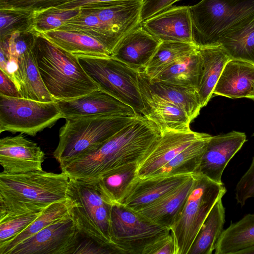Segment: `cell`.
Wrapping results in <instances>:
<instances>
[{"label": "cell", "instance_id": "obj_24", "mask_svg": "<svg viewBox=\"0 0 254 254\" xmlns=\"http://www.w3.org/2000/svg\"><path fill=\"white\" fill-rule=\"evenodd\" d=\"M36 37L45 39L77 57L111 56L100 42L83 33L56 29L39 33Z\"/></svg>", "mask_w": 254, "mask_h": 254}, {"label": "cell", "instance_id": "obj_6", "mask_svg": "<svg viewBox=\"0 0 254 254\" xmlns=\"http://www.w3.org/2000/svg\"><path fill=\"white\" fill-rule=\"evenodd\" d=\"M196 175L194 187L171 228L176 244V254H188L207 216L227 191L223 184Z\"/></svg>", "mask_w": 254, "mask_h": 254}, {"label": "cell", "instance_id": "obj_14", "mask_svg": "<svg viewBox=\"0 0 254 254\" xmlns=\"http://www.w3.org/2000/svg\"><path fill=\"white\" fill-rule=\"evenodd\" d=\"M45 153L40 146L23 135L8 136L0 139V164L2 172L20 174L43 170Z\"/></svg>", "mask_w": 254, "mask_h": 254}, {"label": "cell", "instance_id": "obj_22", "mask_svg": "<svg viewBox=\"0 0 254 254\" xmlns=\"http://www.w3.org/2000/svg\"><path fill=\"white\" fill-rule=\"evenodd\" d=\"M254 81V65L230 60L226 64L213 91V96L231 99L247 98Z\"/></svg>", "mask_w": 254, "mask_h": 254}, {"label": "cell", "instance_id": "obj_33", "mask_svg": "<svg viewBox=\"0 0 254 254\" xmlns=\"http://www.w3.org/2000/svg\"><path fill=\"white\" fill-rule=\"evenodd\" d=\"M211 136L195 141L151 176L194 174Z\"/></svg>", "mask_w": 254, "mask_h": 254}, {"label": "cell", "instance_id": "obj_40", "mask_svg": "<svg viewBox=\"0 0 254 254\" xmlns=\"http://www.w3.org/2000/svg\"><path fill=\"white\" fill-rule=\"evenodd\" d=\"M236 199L243 206L247 199L254 197V157L250 167L237 184Z\"/></svg>", "mask_w": 254, "mask_h": 254}, {"label": "cell", "instance_id": "obj_47", "mask_svg": "<svg viewBox=\"0 0 254 254\" xmlns=\"http://www.w3.org/2000/svg\"><path fill=\"white\" fill-rule=\"evenodd\" d=\"M246 98H249L251 100H254V81L253 82L252 89Z\"/></svg>", "mask_w": 254, "mask_h": 254}, {"label": "cell", "instance_id": "obj_25", "mask_svg": "<svg viewBox=\"0 0 254 254\" xmlns=\"http://www.w3.org/2000/svg\"><path fill=\"white\" fill-rule=\"evenodd\" d=\"M201 71L197 92L202 107L213 97V91L227 63L231 60L220 46L197 48Z\"/></svg>", "mask_w": 254, "mask_h": 254}, {"label": "cell", "instance_id": "obj_32", "mask_svg": "<svg viewBox=\"0 0 254 254\" xmlns=\"http://www.w3.org/2000/svg\"><path fill=\"white\" fill-rule=\"evenodd\" d=\"M70 202L67 198L47 206L26 229L10 240L0 245V254H8L11 249L25 239L50 224L70 215Z\"/></svg>", "mask_w": 254, "mask_h": 254}, {"label": "cell", "instance_id": "obj_26", "mask_svg": "<svg viewBox=\"0 0 254 254\" xmlns=\"http://www.w3.org/2000/svg\"><path fill=\"white\" fill-rule=\"evenodd\" d=\"M76 16L65 21L58 29L88 35L103 44L111 55L121 38L96 15L80 8Z\"/></svg>", "mask_w": 254, "mask_h": 254}, {"label": "cell", "instance_id": "obj_3", "mask_svg": "<svg viewBox=\"0 0 254 254\" xmlns=\"http://www.w3.org/2000/svg\"><path fill=\"white\" fill-rule=\"evenodd\" d=\"M33 53L44 84L56 100H72L99 89L77 57L38 37Z\"/></svg>", "mask_w": 254, "mask_h": 254}, {"label": "cell", "instance_id": "obj_43", "mask_svg": "<svg viewBox=\"0 0 254 254\" xmlns=\"http://www.w3.org/2000/svg\"><path fill=\"white\" fill-rule=\"evenodd\" d=\"M85 240L79 242L75 248L73 254H116V252L111 248L102 246L95 241Z\"/></svg>", "mask_w": 254, "mask_h": 254}, {"label": "cell", "instance_id": "obj_37", "mask_svg": "<svg viewBox=\"0 0 254 254\" xmlns=\"http://www.w3.org/2000/svg\"><path fill=\"white\" fill-rule=\"evenodd\" d=\"M41 212L23 214L0 220V245L10 240L26 229Z\"/></svg>", "mask_w": 254, "mask_h": 254}, {"label": "cell", "instance_id": "obj_2", "mask_svg": "<svg viewBox=\"0 0 254 254\" xmlns=\"http://www.w3.org/2000/svg\"><path fill=\"white\" fill-rule=\"evenodd\" d=\"M69 178L64 173L43 170L0 173V209L11 215L41 212L67 198Z\"/></svg>", "mask_w": 254, "mask_h": 254}, {"label": "cell", "instance_id": "obj_12", "mask_svg": "<svg viewBox=\"0 0 254 254\" xmlns=\"http://www.w3.org/2000/svg\"><path fill=\"white\" fill-rule=\"evenodd\" d=\"M207 133L192 131H166L137 163L136 177L145 178L154 173L182 151Z\"/></svg>", "mask_w": 254, "mask_h": 254}, {"label": "cell", "instance_id": "obj_46", "mask_svg": "<svg viewBox=\"0 0 254 254\" xmlns=\"http://www.w3.org/2000/svg\"><path fill=\"white\" fill-rule=\"evenodd\" d=\"M235 254H254V245L241 250Z\"/></svg>", "mask_w": 254, "mask_h": 254}, {"label": "cell", "instance_id": "obj_5", "mask_svg": "<svg viewBox=\"0 0 254 254\" xmlns=\"http://www.w3.org/2000/svg\"><path fill=\"white\" fill-rule=\"evenodd\" d=\"M190 11L194 45L218 46L222 35L254 16V0H201Z\"/></svg>", "mask_w": 254, "mask_h": 254}, {"label": "cell", "instance_id": "obj_18", "mask_svg": "<svg viewBox=\"0 0 254 254\" xmlns=\"http://www.w3.org/2000/svg\"><path fill=\"white\" fill-rule=\"evenodd\" d=\"M161 42L140 24L119 41L111 57L143 72Z\"/></svg>", "mask_w": 254, "mask_h": 254}, {"label": "cell", "instance_id": "obj_35", "mask_svg": "<svg viewBox=\"0 0 254 254\" xmlns=\"http://www.w3.org/2000/svg\"><path fill=\"white\" fill-rule=\"evenodd\" d=\"M80 11V8L62 9L52 7L32 12L28 14L26 33L36 36L39 33L58 29Z\"/></svg>", "mask_w": 254, "mask_h": 254}, {"label": "cell", "instance_id": "obj_10", "mask_svg": "<svg viewBox=\"0 0 254 254\" xmlns=\"http://www.w3.org/2000/svg\"><path fill=\"white\" fill-rule=\"evenodd\" d=\"M70 214L81 234L98 244L97 226L110 215L112 204L97 182L69 179L66 191Z\"/></svg>", "mask_w": 254, "mask_h": 254}, {"label": "cell", "instance_id": "obj_41", "mask_svg": "<svg viewBox=\"0 0 254 254\" xmlns=\"http://www.w3.org/2000/svg\"><path fill=\"white\" fill-rule=\"evenodd\" d=\"M181 0H143L141 10V23L167 9Z\"/></svg>", "mask_w": 254, "mask_h": 254}, {"label": "cell", "instance_id": "obj_45", "mask_svg": "<svg viewBox=\"0 0 254 254\" xmlns=\"http://www.w3.org/2000/svg\"><path fill=\"white\" fill-rule=\"evenodd\" d=\"M120 0H73L56 6L62 9L81 8L93 4Z\"/></svg>", "mask_w": 254, "mask_h": 254}, {"label": "cell", "instance_id": "obj_15", "mask_svg": "<svg viewBox=\"0 0 254 254\" xmlns=\"http://www.w3.org/2000/svg\"><path fill=\"white\" fill-rule=\"evenodd\" d=\"M138 83L143 101L145 118L154 122L161 133L169 131H190L191 122L182 109L152 92L146 84L141 72L138 74Z\"/></svg>", "mask_w": 254, "mask_h": 254}, {"label": "cell", "instance_id": "obj_17", "mask_svg": "<svg viewBox=\"0 0 254 254\" xmlns=\"http://www.w3.org/2000/svg\"><path fill=\"white\" fill-rule=\"evenodd\" d=\"M192 175H152L142 178L136 177L120 203L138 211L184 183Z\"/></svg>", "mask_w": 254, "mask_h": 254}, {"label": "cell", "instance_id": "obj_44", "mask_svg": "<svg viewBox=\"0 0 254 254\" xmlns=\"http://www.w3.org/2000/svg\"><path fill=\"white\" fill-rule=\"evenodd\" d=\"M0 94L11 97H21L13 80L0 69Z\"/></svg>", "mask_w": 254, "mask_h": 254}, {"label": "cell", "instance_id": "obj_11", "mask_svg": "<svg viewBox=\"0 0 254 254\" xmlns=\"http://www.w3.org/2000/svg\"><path fill=\"white\" fill-rule=\"evenodd\" d=\"M80 235L70 214L25 239L8 254H73Z\"/></svg>", "mask_w": 254, "mask_h": 254}, {"label": "cell", "instance_id": "obj_1", "mask_svg": "<svg viewBox=\"0 0 254 254\" xmlns=\"http://www.w3.org/2000/svg\"><path fill=\"white\" fill-rule=\"evenodd\" d=\"M161 135L158 126L139 115L95 149L60 163L69 179L96 182L108 172L138 163Z\"/></svg>", "mask_w": 254, "mask_h": 254}, {"label": "cell", "instance_id": "obj_34", "mask_svg": "<svg viewBox=\"0 0 254 254\" xmlns=\"http://www.w3.org/2000/svg\"><path fill=\"white\" fill-rule=\"evenodd\" d=\"M137 163L114 169L97 181L104 195L113 204L121 203L129 187L136 177Z\"/></svg>", "mask_w": 254, "mask_h": 254}, {"label": "cell", "instance_id": "obj_36", "mask_svg": "<svg viewBox=\"0 0 254 254\" xmlns=\"http://www.w3.org/2000/svg\"><path fill=\"white\" fill-rule=\"evenodd\" d=\"M196 48L192 43L161 42L143 72L152 79L176 60L194 52Z\"/></svg>", "mask_w": 254, "mask_h": 254}, {"label": "cell", "instance_id": "obj_4", "mask_svg": "<svg viewBox=\"0 0 254 254\" xmlns=\"http://www.w3.org/2000/svg\"><path fill=\"white\" fill-rule=\"evenodd\" d=\"M138 115L102 114L65 118L53 156L60 163L92 150Z\"/></svg>", "mask_w": 254, "mask_h": 254}, {"label": "cell", "instance_id": "obj_31", "mask_svg": "<svg viewBox=\"0 0 254 254\" xmlns=\"http://www.w3.org/2000/svg\"><path fill=\"white\" fill-rule=\"evenodd\" d=\"M254 245V214H248L222 232L215 249V254H235Z\"/></svg>", "mask_w": 254, "mask_h": 254}, {"label": "cell", "instance_id": "obj_27", "mask_svg": "<svg viewBox=\"0 0 254 254\" xmlns=\"http://www.w3.org/2000/svg\"><path fill=\"white\" fill-rule=\"evenodd\" d=\"M201 71V58L197 48L193 52L169 64L152 81L190 87L197 90Z\"/></svg>", "mask_w": 254, "mask_h": 254}, {"label": "cell", "instance_id": "obj_38", "mask_svg": "<svg viewBox=\"0 0 254 254\" xmlns=\"http://www.w3.org/2000/svg\"><path fill=\"white\" fill-rule=\"evenodd\" d=\"M73 0H0V10L22 12L26 14L56 7Z\"/></svg>", "mask_w": 254, "mask_h": 254}, {"label": "cell", "instance_id": "obj_28", "mask_svg": "<svg viewBox=\"0 0 254 254\" xmlns=\"http://www.w3.org/2000/svg\"><path fill=\"white\" fill-rule=\"evenodd\" d=\"M149 88L154 93L172 102L185 111L191 121L202 108L197 90L192 87L150 80L141 72Z\"/></svg>", "mask_w": 254, "mask_h": 254}, {"label": "cell", "instance_id": "obj_30", "mask_svg": "<svg viewBox=\"0 0 254 254\" xmlns=\"http://www.w3.org/2000/svg\"><path fill=\"white\" fill-rule=\"evenodd\" d=\"M225 209L219 199L207 216L188 254H211L223 231Z\"/></svg>", "mask_w": 254, "mask_h": 254}, {"label": "cell", "instance_id": "obj_23", "mask_svg": "<svg viewBox=\"0 0 254 254\" xmlns=\"http://www.w3.org/2000/svg\"><path fill=\"white\" fill-rule=\"evenodd\" d=\"M33 47L18 58V67L13 81L21 98L41 102L57 101L44 84L37 65Z\"/></svg>", "mask_w": 254, "mask_h": 254}, {"label": "cell", "instance_id": "obj_16", "mask_svg": "<svg viewBox=\"0 0 254 254\" xmlns=\"http://www.w3.org/2000/svg\"><path fill=\"white\" fill-rule=\"evenodd\" d=\"M141 24L161 42L193 44L190 6H172Z\"/></svg>", "mask_w": 254, "mask_h": 254}, {"label": "cell", "instance_id": "obj_39", "mask_svg": "<svg viewBox=\"0 0 254 254\" xmlns=\"http://www.w3.org/2000/svg\"><path fill=\"white\" fill-rule=\"evenodd\" d=\"M28 14L7 10H0V40L9 37L12 33L20 31L26 32Z\"/></svg>", "mask_w": 254, "mask_h": 254}, {"label": "cell", "instance_id": "obj_19", "mask_svg": "<svg viewBox=\"0 0 254 254\" xmlns=\"http://www.w3.org/2000/svg\"><path fill=\"white\" fill-rule=\"evenodd\" d=\"M58 102L64 119L102 114L138 115L131 107L100 89L72 100Z\"/></svg>", "mask_w": 254, "mask_h": 254}, {"label": "cell", "instance_id": "obj_8", "mask_svg": "<svg viewBox=\"0 0 254 254\" xmlns=\"http://www.w3.org/2000/svg\"><path fill=\"white\" fill-rule=\"evenodd\" d=\"M82 67L99 89L131 107L138 115L144 107L138 71L112 58L77 57Z\"/></svg>", "mask_w": 254, "mask_h": 254}, {"label": "cell", "instance_id": "obj_29", "mask_svg": "<svg viewBox=\"0 0 254 254\" xmlns=\"http://www.w3.org/2000/svg\"><path fill=\"white\" fill-rule=\"evenodd\" d=\"M231 60L254 65V16L222 35L218 42Z\"/></svg>", "mask_w": 254, "mask_h": 254}, {"label": "cell", "instance_id": "obj_42", "mask_svg": "<svg viewBox=\"0 0 254 254\" xmlns=\"http://www.w3.org/2000/svg\"><path fill=\"white\" fill-rule=\"evenodd\" d=\"M174 238L170 233L148 247L143 254H176Z\"/></svg>", "mask_w": 254, "mask_h": 254}, {"label": "cell", "instance_id": "obj_21", "mask_svg": "<svg viewBox=\"0 0 254 254\" xmlns=\"http://www.w3.org/2000/svg\"><path fill=\"white\" fill-rule=\"evenodd\" d=\"M196 175L138 211L151 221L171 229L195 183Z\"/></svg>", "mask_w": 254, "mask_h": 254}, {"label": "cell", "instance_id": "obj_7", "mask_svg": "<svg viewBox=\"0 0 254 254\" xmlns=\"http://www.w3.org/2000/svg\"><path fill=\"white\" fill-rule=\"evenodd\" d=\"M171 233V229L149 219L120 203L112 204L110 245L118 254H143L152 244Z\"/></svg>", "mask_w": 254, "mask_h": 254}, {"label": "cell", "instance_id": "obj_13", "mask_svg": "<svg viewBox=\"0 0 254 254\" xmlns=\"http://www.w3.org/2000/svg\"><path fill=\"white\" fill-rule=\"evenodd\" d=\"M247 141L244 132L232 131L212 136L194 173L218 183L228 163Z\"/></svg>", "mask_w": 254, "mask_h": 254}, {"label": "cell", "instance_id": "obj_20", "mask_svg": "<svg viewBox=\"0 0 254 254\" xmlns=\"http://www.w3.org/2000/svg\"><path fill=\"white\" fill-rule=\"evenodd\" d=\"M143 0H120L81 8L96 15L122 39L141 24Z\"/></svg>", "mask_w": 254, "mask_h": 254}, {"label": "cell", "instance_id": "obj_9", "mask_svg": "<svg viewBox=\"0 0 254 254\" xmlns=\"http://www.w3.org/2000/svg\"><path fill=\"white\" fill-rule=\"evenodd\" d=\"M63 118L58 101L41 102L0 94V132L35 136Z\"/></svg>", "mask_w": 254, "mask_h": 254}]
</instances>
